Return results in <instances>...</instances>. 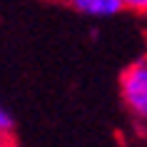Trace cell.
Masks as SVG:
<instances>
[{"mask_svg":"<svg viewBox=\"0 0 147 147\" xmlns=\"http://www.w3.org/2000/svg\"><path fill=\"white\" fill-rule=\"evenodd\" d=\"M120 100L132 120H137L140 132L147 122V57L140 55L120 75Z\"/></svg>","mask_w":147,"mask_h":147,"instance_id":"6da1fadb","label":"cell"},{"mask_svg":"<svg viewBox=\"0 0 147 147\" xmlns=\"http://www.w3.org/2000/svg\"><path fill=\"white\" fill-rule=\"evenodd\" d=\"M65 3L78 15L90 18V20H112L125 13L122 0H65Z\"/></svg>","mask_w":147,"mask_h":147,"instance_id":"7a4b0ae2","label":"cell"},{"mask_svg":"<svg viewBox=\"0 0 147 147\" xmlns=\"http://www.w3.org/2000/svg\"><path fill=\"white\" fill-rule=\"evenodd\" d=\"M13 115H10L5 105L0 102V147H10V132H13Z\"/></svg>","mask_w":147,"mask_h":147,"instance_id":"3957f363","label":"cell"},{"mask_svg":"<svg viewBox=\"0 0 147 147\" xmlns=\"http://www.w3.org/2000/svg\"><path fill=\"white\" fill-rule=\"evenodd\" d=\"M122 5H125V10H132L137 15L147 13V0H122Z\"/></svg>","mask_w":147,"mask_h":147,"instance_id":"277c9868","label":"cell"},{"mask_svg":"<svg viewBox=\"0 0 147 147\" xmlns=\"http://www.w3.org/2000/svg\"><path fill=\"white\" fill-rule=\"evenodd\" d=\"M45 3H65V0H45Z\"/></svg>","mask_w":147,"mask_h":147,"instance_id":"5b68a950","label":"cell"}]
</instances>
